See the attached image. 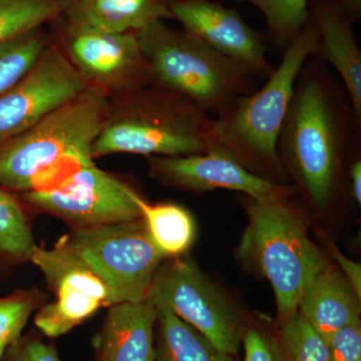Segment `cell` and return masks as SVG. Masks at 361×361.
Here are the masks:
<instances>
[{"mask_svg": "<svg viewBox=\"0 0 361 361\" xmlns=\"http://www.w3.org/2000/svg\"><path fill=\"white\" fill-rule=\"evenodd\" d=\"M4 361H61L54 344L35 334L21 336L7 348Z\"/></svg>", "mask_w": 361, "mask_h": 361, "instance_id": "4316f807", "label": "cell"}, {"mask_svg": "<svg viewBox=\"0 0 361 361\" xmlns=\"http://www.w3.org/2000/svg\"><path fill=\"white\" fill-rule=\"evenodd\" d=\"M137 204L159 251L167 259L184 256L196 237V223L192 214L179 204H151L144 197Z\"/></svg>", "mask_w": 361, "mask_h": 361, "instance_id": "ffe728a7", "label": "cell"}, {"mask_svg": "<svg viewBox=\"0 0 361 361\" xmlns=\"http://www.w3.org/2000/svg\"><path fill=\"white\" fill-rule=\"evenodd\" d=\"M61 18L106 32H128L173 16L168 0H71Z\"/></svg>", "mask_w": 361, "mask_h": 361, "instance_id": "ac0fdd59", "label": "cell"}, {"mask_svg": "<svg viewBox=\"0 0 361 361\" xmlns=\"http://www.w3.org/2000/svg\"><path fill=\"white\" fill-rule=\"evenodd\" d=\"M61 239L103 280L115 304L146 300L157 270L167 259L142 218L73 228Z\"/></svg>", "mask_w": 361, "mask_h": 361, "instance_id": "52a82bcc", "label": "cell"}, {"mask_svg": "<svg viewBox=\"0 0 361 361\" xmlns=\"http://www.w3.org/2000/svg\"><path fill=\"white\" fill-rule=\"evenodd\" d=\"M327 345L330 361H361L360 319L336 331Z\"/></svg>", "mask_w": 361, "mask_h": 361, "instance_id": "83f0119b", "label": "cell"}, {"mask_svg": "<svg viewBox=\"0 0 361 361\" xmlns=\"http://www.w3.org/2000/svg\"><path fill=\"white\" fill-rule=\"evenodd\" d=\"M355 111L341 80L326 63L311 58L300 71L277 142L282 168L295 180L316 212L334 203L345 155L356 133Z\"/></svg>", "mask_w": 361, "mask_h": 361, "instance_id": "6da1fadb", "label": "cell"}, {"mask_svg": "<svg viewBox=\"0 0 361 361\" xmlns=\"http://www.w3.org/2000/svg\"><path fill=\"white\" fill-rule=\"evenodd\" d=\"M242 195L248 225L239 254L270 282L282 319L297 310L311 279L329 266L326 258L307 236L300 214L289 199Z\"/></svg>", "mask_w": 361, "mask_h": 361, "instance_id": "5b68a950", "label": "cell"}, {"mask_svg": "<svg viewBox=\"0 0 361 361\" xmlns=\"http://www.w3.org/2000/svg\"><path fill=\"white\" fill-rule=\"evenodd\" d=\"M44 294L37 289L18 290L0 298V353L21 336V332L44 300Z\"/></svg>", "mask_w": 361, "mask_h": 361, "instance_id": "484cf974", "label": "cell"}, {"mask_svg": "<svg viewBox=\"0 0 361 361\" xmlns=\"http://www.w3.org/2000/svg\"><path fill=\"white\" fill-rule=\"evenodd\" d=\"M245 349L243 361H282L278 342L263 330L251 327L242 339Z\"/></svg>", "mask_w": 361, "mask_h": 361, "instance_id": "f1b7e54d", "label": "cell"}, {"mask_svg": "<svg viewBox=\"0 0 361 361\" xmlns=\"http://www.w3.org/2000/svg\"><path fill=\"white\" fill-rule=\"evenodd\" d=\"M317 26L310 18L300 33L283 51L281 63L267 82L240 97L216 116V146L231 154L254 174L283 184L285 172L277 154V142L290 106L297 78L304 65L317 54Z\"/></svg>", "mask_w": 361, "mask_h": 361, "instance_id": "277c9868", "label": "cell"}, {"mask_svg": "<svg viewBox=\"0 0 361 361\" xmlns=\"http://www.w3.org/2000/svg\"><path fill=\"white\" fill-rule=\"evenodd\" d=\"M37 247L25 206L16 194L0 186V257L30 261Z\"/></svg>", "mask_w": 361, "mask_h": 361, "instance_id": "7402d4cb", "label": "cell"}, {"mask_svg": "<svg viewBox=\"0 0 361 361\" xmlns=\"http://www.w3.org/2000/svg\"><path fill=\"white\" fill-rule=\"evenodd\" d=\"M110 97L87 87L32 128L0 145V186L11 193L52 191L94 165Z\"/></svg>", "mask_w": 361, "mask_h": 361, "instance_id": "7a4b0ae2", "label": "cell"}, {"mask_svg": "<svg viewBox=\"0 0 361 361\" xmlns=\"http://www.w3.org/2000/svg\"><path fill=\"white\" fill-rule=\"evenodd\" d=\"M173 20L183 30L244 66L253 77L274 71L262 37L235 8L211 0H168Z\"/></svg>", "mask_w": 361, "mask_h": 361, "instance_id": "5bb4252c", "label": "cell"}, {"mask_svg": "<svg viewBox=\"0 0 361 361\" xmlns=\"http://www.w3.org/2000/svg\"><path fill=\"white\" fill-rule=\"evenodd\" d=\"M71 0H0V44L54 23Z\"/></svg>", "mask_w": 361, "mask_h": 361, "instance_id": "44dd1931", "label": "cell"}, {"mask_svg": "<svg viewBox=\"0 0 361 361\" xmlns=\"http://www.w3.org/2000/svg\"><path fill=\"white\" fill-rule=\"evenodd\" d=\"M360 147V144L356 147L355 158L348 164V184L351 196L358 205L361 204V160L360 157H357Z\"/></svg>", "mask_w": 361, "mask_h": 361, "instance_id": "4dcf8cb0", "label": "cell"}, {"mask_svg": "<svg viewBox=\"0 0 361 361\" xmlns=\"http://www.w3.org/2000/svg\"><path fill=\"white\" fill-rule=\"evenodd\" d=\"M148 168L149 176L164 186L191 193L225 189L254 198L296 193L294 187L254 174L218 146L193 155L149 157Z\"/></svg>", "mask_w": 361, "mask_h": 361, "instance_id": "4fadbf2b", "label": "cell"}, {"mask_svg": "<svg viewBox=\"0 0 361 361\" xmlns=\"http://www.w3.org/2000/svg\"><path fill=\"white\" fill-rule=\"evenodd\" d=\"M139 37L151 85L189 99L208 114L219 116L240 97L257 90L255 77L244 66L164 20L149 23Z\"/></svg>", "mask_w": 361, "mask_h": 361, "instance_id": "8992f818", "label": "cell"}, {"mask_svg": "<svg viewBox=\"0 0 361 361\" xmlns=\"http://www.w3.org/2000/svg\"><path fill=\"white\" fill-rule=\"evenodd\" d=\"M87 89L51 39L28 73L0 94V145L25 132Z\"/></svg>", "mask_w": 361, "mask_h": 361, "instance_id": "7c38bea8", "label": "cell"}, {"mask_svg": "<svg viewBox=\"0 0 361 361\" xmlns=\"http://www.w3.org/2000/svg\"><path fill=\"white\" fill-rule=\"evenodd\" d=\"M30 261L39 268L54 302L42 305L35 317L44 336L56 338L89 319L97 310L115 305L110 289L77 254L59 239L52 249L37 247Z\"/></svg>", "mask_w": 361, "mask_h": 361, "instance_id": "8fae6325", "label": "cell"}, {"mask_svg": "<svg viewBox=\"0 0 361 361\" xmlns=\"http://www.w3.org/2000/svg\"><path fill=\"white\" fill-rule=\"evenodd\" d=\"M156 361H236L166 307H157Z\"/></svg>", "mask_w": 361, "mask_h": 361, "instance_id": "d6986e66", "label": "cell"}, {"mask_svg": "<svg viewBox=\"0 0 361 361\" xmlns=\"http://www.w3.org/2000/svg\"><path fill=\"white\" fill-rule=\"evenodd\" d=\"M51 40L42 27L0 44V94L28 73Z\"/></svg>", "mask_w": 361, "mask_h": 361, "instance_id": "cb8c5ba5", "label": "cell"}, {"mask_svg": "<svg viewBox=\"0 0 361 361\" xmlns=\"http://www.w3.org/2000/svg\"><path fill=\"white\" fill-rule=\"evenodd\" d=\"M282 361H330L326 342L298 310L284 318L280 334Z\"/></svg>", "mask_w": 361, "mask_h": 361, "instance_id": "d4e9b609", "label": "cell"}, {"mask_svg": "<svg viewBox=\"0 0 361 361\" xmlns=\"http://www.w3.org/2000/svg\"><path fill=\"white\" fill-rule=\"evenodd\" d=\"M149 299L191 325L226 353L236 355L244 330L241 317L222 291L191 258H171L157 270Z\"/></svg>", "mask_w": 361, "mask_h": 361, "instance_id": "ba28073f", "label": "cell"}, {"mask_svg": "<svg viewBox=\"0 0 361 361\" xmlns=\"http://www.w3.org/2000/svg\"><path fill=\"white\" fill-rule=\"evenodd\" d=\"M308 9L319 35L314 58L332 68L341 80L361 129V51L353 20L334 0H310Z\"/></svg>", "mask_w": 361, "mask_h": 361, "instance_id": "9a60e30c", "label": "cell"}, {"mask_svg": "<svg viewBox=\"0 0 361 361\" xmlns=\"http://www.w3.org/2000/svg\"><path fill=\"white\" fill-rule=\"evenodd\" d=\"M297 310L329 343L336 331L360 320V298L343 274L329 265L306 285Z\"/></svg>", "mask_w": 361, "mask_h": 361, "instance_id": "e0dca14e", "label": "cell"}, {"mask_svg": "<svg viewBox=\"0 0 361 361\" xmlns=\"http://www.w3.org/2000/svg\"><path fill=\"white\" fill-rule=\"evenodd\" d=\"M353 23L361 18V0H334Z\"/></svg>", "mask_w": 361, "mask_h": 361, "instance_id": "1f68e13d", "label": "cell"}, {"mask_svg": "<svg viewBox=\"0 0 361 361\" xmlns=\"http://www.w3.org/2000/svg\"><path fill=\"white\" fill-rule=\"evenodd\" d=\"M4 355H1V353H0V361H4Z\"/></svg>", "mask_w": 361, "mask_h": 361, "instance_id": "d6a6232c", "label": "cell"}, {"mask_svg": "<svg viewBox=\"0 0 361 361\" xmlns=\"http://www.w3.org/2000/svg\"><path fill=\"white\" fill-rule=\"evenodd\" d=\"M157 314L158 310L149 299L110 306L92 339L94 361H156Z\"/></svg>", "mask_w": 361, "mask_h": 361, "instance_id": "2e32d148", "label": "cell"}, {"mask_svg": "<svg viewBox=\"0 0 361 361\" xmlns=\"http://www.w3.org/2000/svg\"><path fill=\"white\" fill-rule=\"evenodd\" d=\"M54 23V42L87 87L113 97L152 84L139 32H106L61 18Z\"/></svg>", "mask_w": 361, "mask_h": 361, "instance_id": "9c48e42d", "label": "cell"}, {"mask_svg": "<svg viewBox=\"0 0 361 361\" xmlns=\"http://www.w3.org/2000/svg\"><path fill=\"white\" fill-rule=\"evenodd\" d=\"M142 195L120 176L87 166L58 189L21 194L23 202L73 228L126 222L142 218Z\"/></svg>", "mask_w": 361, "mask_h": 361, "instance_id": "30bf717a", "label": "cell"}, {"mask_svg": "<svg viewBox=\"0 0 361 361\" xmlns=\"http://www.w3.org/2000/svg\"><path fill=\"white\" fill-rule=\"evenodd\" d=\"M260 11L273 45L284 49L300 33L310 18V0H237Z\"/></svg>", "mask_w": 361, "mask_h": 361, "instance_id": "603a6c76", "label": "cell"}, {"mask_svg": "<svg viewBox=\"0 0 361 361\" xmlns=\"http://www.w3.org/2000/svg\"><path fill=\"white\" fill-rule=\"evenodd\" d=\"M215 146V125L206 111L149 85L110 97L92 157L94 160L115 154L186 156Z\"/></svg>", "mask_w": 361, "mask_h": 361, "instance_id": "3957f363", "label": "cell"}, {"mask_svg": "<svg viewBox=\"0 0 361 361\" xmlns=\"http://www.w3.org/2000/svg\"><path fill=\"white\" fill-rule=\"evenodd\" d=\"M330 254L336 261L337 264L343 271V276L348 279L349 284L355 291L356 295L361 297V266L355 261L344 256L334 244L330 246Z\"/></svg>", "mask_w": 361, "mask_h": 361, "instance_id": "f546056e", "label": "cell"}]
</instances>
